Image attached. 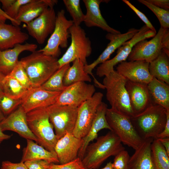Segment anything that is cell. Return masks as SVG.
I'll return each instance as SVG.
<instances>
[{
  "instance_id": "cell-1",
  "label": "cell",
  "mask_w": 169,
  "mask_h": 169,
  "mask_svg": "<svg viewBox=\"0 0 169 169\" xmlns=\"http://www.w3.org/2000/svg\"><path fill=\"white\" fill-rule=\"evenodd\" d=\"M96 139L88 146L81 160L87 169L98 168L109 157L125 150L119 138L112 131Z\"/></svg>"
},
{
  "instance_id": "cell-2",
  "label": "cell",
  "mask_w": 169,
  "mask_h": 169,
  "mask_svg": "<svg viewBox=\"0 0 169 169\" xmlns=\"http://www.w3.org/2000/svg\"><path fill=\"white\" fill-rule=\"evenodd\" d=\"M57 58L35 50L20 60L32 87L41 86L59 68Z\"/></svg>"
},
{
  "instance_id": "cell-3",
  "label": "cell",
  "mask_w": 169,
  "mask_h": 169,
  "mask_svg": "<svg viewBox=\"0 0 169 169\" xmlns=\"http://www.w3.org/2000/svg\"><path fill=\"white\" fill-rule=\"evenodd\" d=\"M166 111L162 106L153 103L143 112L130 118L137 133L143 140L157 139L165 126Z\"/></svg>"
},
{
  "instance_id": "cell-4",
  "label": "cell",
  "mask_w": 169,
  "mask_h": 169,
  "mask_svg": "<svg viewBox=\"0 0 169 169\" xmlns=\"http://www.w3.org/2000/svg\"><path fill=\"white\" fill-rule=\"evenodd\" d=\"M127 80L116 70L105 76L103 83L111 109L130 118L134 116L125 87Z\"/></svg>"
},
{
  "instance_id": "cell-5",
  "label": "cell",
  "mask_w": 169,
  "mask_h": 169,
  "mask_svg": "<svg viewBox=\"0 0 169 169\" xmlns=\"http://www.w3.org/2000/svg\"><path fill=\"white\" fill-rule=\"evenodd\" d=\"M26 116L28 127L37 139L38 143L47 150L55 152L54 148L58 139L46 108L30 111L27 113Z\"/></svg>"
},
{
  "instance_id": "cell-6",
  "label": "cell",
  "mask_w": 169,
  "mask_h": 169,
  "mask_svg": "<svg viewBox=\"0 0 169 169\" xmlns=\"http://www.w3.org/2000/svg\"><path fill=\"white\" fill-rule=\"evenodd\" d=\"M162 50L169 56V29L160 27L151 39L143 40L137 43L127 59L129 61L144 60L150 63Z\"/></svg>"
},
{
  "instance_id": "cell-7",
  "label": "cell",
  "mask_w": 169,
  "mask_h": 169,
  "mask_svg": "<svg viewBox=\"0 0 169 169\" xmlns=\"http://www.w3.org/2000/svg\"><path fill=\"white\" fill-rule=\"evenodd\" d=\"M69 31L71 43L62 56L58 60L59 68L76 59L80 60L84 65L87 64V58L92 53L91 41L83 28L80 26L73 24L69 29Z\"/></svg>"
},
{
  "instance_id": "cell-8",
  "label": "cell",
  "mask_w": 169,
  "mask_h": 169,
  "mask_svg": "<svg viewBox=\"0 0 169 169\" xmlns=\"http://www.w3.org/2000/svg\"><path fill=\"white\" fill-rule=\"evenodd\" d=\"M108 123L122 143L135 150L141 144L143 140L135 128L130 118L108 108L106 114Z\"/></svg>"
},
{
  "instance_id": "cell-9",
  "label": "cell",
  "mask_w": 169,
  "mask_h": 169,
  "mask_svg": "<svg viewBox=\"0 0 169 169\" xmlns=\"http://www.w3.org/2000/svg\"><path fill=\"white\" fill-rule=\"evenodd\" d=\"M74 24L72 20H69L65 16L64 9L59 11L56 14L54 30L51 34L45 47L38 50L44 54L57 58L60 55V47L67 48L69 36V29Z\"/></svg>"
},
{
  "instance_id": "cell-10",
  "label": "cell",
  "mask_w": 169,
  "mask_h": 169,
  "mask_svg": "<svg viewBox=\"0 0 169 169\" xmlns=\"http://www.w3.org/2000/svg\"><path fill=\"white\" fill-rule=\"evenodd\" d=\"M156 33V32L150 30L145 25L143 26L133 37L117 49L116 54L114 57L100 64L97 69L96 75L101 77L113 71L115 65L126 61L133 47L137 43L152 38Z\"/></svg>"
},
{
  "instance_id": "cell-11",
  "label": "cell",
  "mask_w": 169,
  "mask_h": 169,
  "mask_svg": "<svg viewBox=\"0 0 169 169\" xmlns=\"http://www.w3.org/2000/svg\"><path fill=\"white\" fill-rule=\"evenodd\" d=\"M78 108L56 104L46 108L58 140L67 133H73L76 123Z\"/></svg>"
},
{
  "instance_id": "cell-12",
  "label": "cell",
  "mask_w": 169,
  "mask_h": 169,
  "mask_svg": "<svg viewBox=\"0 0 169 169\" xmlns=\"http://www.w3.org/2000/svg\"><path fill=\"white\" fill-rule=\"evenodd\" d=\"M103 97L102 93L95 92L91 97L78 107L76 123L72 133L75 136L82 139L87 133Z\"/></svg>"
},
{
  "instance_id": "cell-13",
  "label": "cell",
  "mask_w": 169,
  "mask_h": 169,
  "mask_svg": "<svg viewBox=\"0 0 169 169\" xmlns=\"http://www.w3.org/2000/svg\"><path fill=\"white\" fill-rule=\"evenodd\" d=\"M56 14L54 8L48 7L38 17L24 26L29 35L40 44L45 42L53 32L55 25Z\"/></svg>"
},
{
  "instance_id": "cell-14",
  "label": "cell",
  "mask_w": 169,
  "mask_h": 169,
  "mask_svg": "<svg viewBox=\"0 0 169 169\" xmlns=\"http://www.w3.org/2000/svg\"><path fill=\"white\" fill-rule=\"evenodd\" d=\"M95 86L85 82H77L66 87L55 104L77 107L91 97L95 92Z\"/></svg>"
},
{
  "instance_id": "cell-15",
  "label": "cell",
  "mask_w": 169,
  "mask_h": 169,
  "mask_svg": "<svg viewBox=\"0 0 169 169\" xmlns=\"http://www.w3.org/2000/svg\"><path fill=\"white\" fill-rule=\"evenodd\" d=\"M60 93L48 91L40 86L32 87L28 90L21 99V105L26 113L46 108L55 103Z\"/></svg>"
},
{
  "instance_id": "cell-16",
  "label": "cell",
  "mask_w": 169,
  "mask_h": 169,
  "mask_svg": "<svg viewBox=\"0 0 169 169\" xmlns=\"http://www.w3.org/2000/svg\"><path fill=\"white\" fill-rule=\"evenodd\" d=\"M139 29L132 28L129 29L125 33L120 34H112L108 33L105 36L106 38L110 41L106 48L94 62L90 64L84 65L85 71L93 78L94 81L96 85L99 82L94 77L92 73L93 69L98 64H100L109 60L110 55L123 44L131 39L137 33Z\"/></svg>"
},
{
  "instance_id": "cell-17",
  "label": "cell",
  "mask_w": 169,
  "mask_h": 169,
  "mask_svg": "<svg viewBox=\"0 0 169 169\" xmlns=\"http://www.w3.org/2000/svg\"><path fill=\"white\" fill-rule=\"evenodd\" d=\"M26 114L20 105L5 117L0 123V128L3 132L6 131H14L22 137L32 140L38 143L37 139L28 127Z\"/></svg>"
},
{
  "instance_id": "cell-18",
  "label": "cell",
  "mask_w": 169,
  "mask_h": 169,
  "mask_svg": "<svg viewBox=\"0 0 169 169\" xmlns=\"http://www.w3.org/2000/svg\"><path fill=\"white\" fill-rule=\"evenodd\" d=\"M149 64L144 60L125 61L118 64L116 71L127 80L148 84L153 78L149 72Z\"/></svg>"
},
{
  "instance_id": "cell-19",
  "label": "cell",
  "mask_w": 169,
  "mask_h": 169,
  "mask_svg": "<svg viewBox=\"0 0 169 169\" xmlns=\"http://www.w3.org/2000/svg\"><path fill=\"white\" fill-rule=\"evenodd\" d=\"M125 87L134 116L143 112L154 103L147 84L127 80Z\"/></svg>"
},
{
  "instance_id": "cell-20",
  "label": "cell",
  "mask_w": 169,
  "mask_h": 169,
  "mask_svg": "<svg viewBox=\"0 0 169 169\" xmlns=\"http://www.w3.org/2000/svg\"><path fill=\"white\" fill-rule=\"evenodd\" d=\"M82 139L68 133L57 141L54 148L59 164L71 161L78 158Z\"/></svg>"
},
{
  "instance_id": "cell-21",
  "label": "cell",
  "mask_w": 169,
  "mask_h": 169,
  "mask_svg": "<svg viewBox=\"0 0 169 169\" xmlns=\"http://www.w3.org/2000/svg\"><path fill=\"white\" fill-rule=\"evenodd\" d=\"M108 108L107 105L103 102L98 106L90 128L86 135L82 138L81 145L78 155V157L81 160L83 158L90 143L97 138L99 131L103 129H107L111 131L106 117Z\"/></svg>"
},
{
  "instance_id": "cell-22",
  "label": "cell",
  "mask_w": 169,
  "mask_h": 169,
  "mask_svg": "<svg viewBox=\"0 0 169 169\" xmlns=\"http://www.w3.org/2000/svg\"><path fill=\"white\" fill-rule=\"evenodd\" d=\"M109 0H83L86 8L83 22L88 27H97L108 33L120 34V32L110 26L102 16L100 8V4Z\"/></svg>"
},
{
  "instance_id": "cell-23",
  "label": "cell",
  "mask_w": 169,
  "mask_h": 169,
  "mask_svg": "<svg viewBox=\"0 0 169 169\" xmlns=\"http://www.w3.org/2000/svg\"><path fill=\"white\" fill-rule=\"evenodd\" d=\"M38 46L33 43L18 44L13 48L0 50V70L5 75H8L17 64L20 54L25 51L33 52Z\"/></svg>"
},
{
  "instance_id": "cell-24",
  "label": "cell",
  "mask_w": 169,
  "mask_h": 169,
  "mask_svg": "<svg viewBox=\"0 0 169 169\" xmlns=\"http://www.w3.org/2000/svg\"><path fill=\"white\" fill-rule=\"evenodd\" d=\"M56 0H32L20 8L15 20L20 24H27L40 15L48 7L54 8Z\"/></svg>"
},
{
  "instance_id": "cell-25",
  "label": "cell",
  "mask_w": 169,
  "mask_h": 169,
  "mask_svg": "<svg viewBox=\"0 0 169 169\" xmlns=\"http://www.w3.org/2000/svg\"><path fill=\"white\" fill-rule=\"evenodd\" d=\"M28 34L22 31L19 26L0 24V50L13 48L28 39Z\"/></svg>"
},
{
  "instance_id": "cell-26",
  "label": "cell",
  "mask_w": 169,
  "mask_h": 169,
  "mask_svg": "<svg viewBox=\"0 0 169 169\" xmlns=\"http://www.w3.org/2000/svg\"><path fill=\"white\" fill-rule=\"evenodd\" d=\"M154 139L145 140L130 157V169H155L151 155V144Z\"/></svg>"
},
{
  "instance_id": "cell-27",
  "label": "cell",
  "mask_w": 169,
  "mask_h": 169,
  "mask_svg": "<svg viewBox=\"0 0 169 169\" xmlns=\"http://www.w3.org/2000/svg\"><path fill=\"white\" fill-rule=\"evenodd\" d=\"M26 140L27 146L23 150L21 162H24L27 161L42 160L47 161L50 163H59L55 152L47 150L32 140Z\"/></svg>"
},
{
  "instance_id": "cell-28",
  "label": "cell",
  "mask_w": 169,
  "mask_h": 169,
  "mask_svg": "<svg viewBox=\"0 0 169 169\" xmlns=\"http://www.w3.org/2000/svg\"><path fill=\"white\" fill-rule=\"evenodd\" d=\"M147 87L153 103L169 110V84L153 77Z\"/></svg>"
},
{
  "instance_id": "cell-29",
  "label": "cell",
  "mask_w": 169,
  "mask_h": 169,
  "mask_svg": "<svg viewBox=\"0 0 169 169\" xmlns=\"http://www.w3.org/2000/svg\"><path fill=\"white\" fill-rule=\"evenodd\" d=\"M149 70L152 77L169 84V56L163 50L149 63Z\"/></svg>"
},
{
  "instance_id": "cell-30",
  "label": "cell",
  "mask_w": 169,
  "mask_h": 169,
  "mask_svg": "<svg viewBox=\"0 0 169 169\" xmlns=\"http://www.w3.org/2000/svg\"><path fill=\"white\" fill-rule=\"evenodd\" d=\"M66 71L63 79L64 86L80 82H90L92 79L84 70V64L79 59H76Z\"/></svg>"
},
{
  "instance_id": "cell-31",
  "label": "cell",
  "mask_w": 169,
  "mask_h": 169,
  "mask_svg": "<svg viewBox=\"0 0 169 169\" xmlns=\"http://www.w3.org/2000/svg\"><path fill=\"white\" fill-rule=\"evenodd\" d=\"M151 155L155 169H169V155L157 139L151 144Z\"/></svg>"
},
{
  "instance_id": "cell-32",
  "label": "cell",
  "mask_w": 169,
  "mask_h": 169,
  "mask_svg": "<svg viewBox=\"0 0 169 169\" xmlns=\"http://www.w3.org/2000/svg\"><path fill=\"white\" fill-rule=\"evenodd\" d=\"M3 93L7 96L16 99H21L28 90L14 78L8 75L2 82Z\"/></svg>"
},
{
  "instance_id": "cell-33",
  "label": "cell",
  "mask_w": 169,
  "mask_h": 169,
  "mask_svg": "<svg viewBox=\"0 0 169 169\" xmlns=\"http://www.w3.org/2000/svg\"><path fill=\"white\" fill-rule=\"evenodd\" d=\"M70 66L69 64L59 68L40 87L49 91L62 92L66 87L63 84L64 77Z\"/></svg>"
},
{
  "instance_id": "cell-34",
  "label": "cell",
  "mask_w": 169,
  "mask_h": 169,
  "mask_svg": "<svg viewBox=\"0 0 169 169\" xmlns=\"http://www.w3.org/2000/svg\"><path fill=\"white\" fill-rule=\"evenodd\" d=\"M79 0H63L67 10L72 18L74 25L80 26L83 22L85 14L83 13Z\"/></svg>"
},
{
  "instance_id": "cell-35",
  "label": "cell",
  "mask_w": 169,
  "mask_h": 169,
  "mask_svg": "<svg viewBox=\"0 0 169 169\" xmlns=\"http://www.w3.org/2000/svg\"><path fill=\"white\" fill-rule=\"evenodd\" d=\"M138 1L146 6L154 13L159 21L160 27L169 28V11L157 7L146 0H138Z\"/></svg>"
},
{
  "instance_id": "cell-36",
  "label": "cell",
  "mask_w": 169,
  "mask_h": 169,
  "mask_svg": "<svg viewBox=\"0 0 169 169\" xmlns=\"http://www.w3.org/2000/svg\"><path fill=\"white\" fill-rule=\"evenodd\" d=\"M21 104V99L10 97L3 93L0 94V110L5 117L15 110Z\"/></svg>"
},
{
  "instance_id": "cell-37",
  "label": "cell",
  "mask_w": 169,
  "mask_h": 169,
  "mask_svg": "<svg viewBox=\"0 0 169 169\" xmlns=\"http://www.w3.org/2000/svg\"><path fill=\"white\" fill-rule=\"evenodd\" d=\"M8 75L15 79L27 90L32 87L29 78L20 61Z\"/></svg>"
},
{
  "instance_id": "cell-38",
  "label": "cell",
  "mask_w": 169,
  "mask_h": 169,
  "mask_svg": "<svg viewBox=\"0 0 169 169\" xmlns=\"http://www.w3.org/2000/svg\"><path fill=\"white\" fill-rule=\"evenodd\" d=\"M130 156L128 152L123 150L115 156L112 163L113 169H130Z\"/></svg>"
},
{
  "instance_id": "cell-39",
  "label": "cell",
  "mask_w": 169,
  "mask_h": 169,
  "mask_svg": "<svg viewBox=\"0 0 169 169\" xmlns=\"http://www.w3.org/2000/svg\"><path fill=\"white\" fill-rule=\"evenodd\" d=\"M48 169H87L83 166L81 160L78 157L68 163L57 164L51 163Z\"/></svg>"
},
{
  "instance_id": "cell-40",
  "label": "cell",
  "mask_w": 169,
  "mask_h": 169,
  "mask_svg": "<svg viewBox=\"0 0 169 169\" xmlns=\"http://www.w3.org/2000/svg\"><path fill=\"white\" fill-rule=\"evenodd\" d=\"M32 0H15L14 2L4 12L11 18L15 19L21 7Z\"/></svg>"
},
{
  "instance_id": "cell-41",
  "label": "cell",
  "mask_w": 169,
  "mask_h": 169,
  "mask_svg": "<svg viewBox=\"0 0 169 169\" xmlns=\"http://www.w3.org/2000/svg\"><path fill=\"white\" fill-rule=\"evenodd\" d=\"M122 1L127 5L138 17L144 22L145 25L150 30L156 32L155 27L152 25L150 21L146 16L139 9L136 8L130 2L127 0H123Z\"/></svg>"
},
{
  "instance_id": "cell-42",
  "label": "cell",
  "mask_w": 169,
  "mask_h": 169,
  "mask_svg": "<svg viewBox=\"0 0 169 169\" xmlns=\"http://www.w3.org/2000/svg\"><path fill=\"white\" fill-rule=\"evenodd\" d=\"M24 163L28 169H48L51 163L42 160L27 161Z\"/></svg>"
},
{
  "instance_id": "cell-43",
  "label": "cell",
  "mask_w": 169,
  "mask_h": 169,
  "mask_svg": "<svg viewBox=\"0 0 169 169\" xmlns=\"http://www.w3.org/2000/svg\"><path fill=\"white\" fill-rule=\"evenodd\" d=\"M1 169H28L24 162L14 163L10 161H3L1 164Z\"/></svg>"
},
{
  "instance_id": "cell-44",
  "label": "cell",
  "mask_w": 169,
  "mask_h": 169,
  "mask_svg": "<svg viewBox=\"0 0 169 169\" xmlns=\"http://www.w3.org/2000/svg\"><path fill=\"white\" fill-rule=\"evenodd\" d=\"M146 1L157 7L169 11V0H146Z\"/></svg>"
},
{
  "instance_id": "cell-45",
  "label": "cell",
  "mask_w": 169,
  "mask_h": 169,
  "mask_svg": "<svg viewBox=\"0 0 169 169\" xmlns=\"http://www.w3.org/2000/svg\"><path fill=\"white\" fill-rule=\"evenodd\" d=\"M169 137V110L166 111V120L165 126L162 132L158 135V138Z\"/></svg>"
},
{
  "instance_id": "cell-46",
  "label": "cell",
  "mask_w": 169,
  "mask_h": 169,
  "mask_svg": "<svg viewBox=\"0 0 169 169\" xmlns=\"http://www.w3.org/2000/svg\"><path fill=\"white\" fill-rule=\"evenodd\" d=\"M0 18L5 22L6 20H10L12 25L16 26H19L20 24L15 19H13L10 17L6 13L0 8Z\"/></svg>"
},
{
  "instance_id": "cell-47",
  "label": "cell",
  "mask_w": 169,
  "mask_h": 169,
  "mask_svg": "<svg viewBox=\"0 0 169 169\" xmlns=\"http://www.w3.org/2000/svg\"><path fill=\"white\" fill-rule=\"evenodd\" d=\"M161 143L169 155V137L157 139Z\"/></svg>"
},
{
  "instance_id": "cell-48",
  "label": "cell",
  "mask_w": 169,
  "mask_h": 169,
  "mask_svg": "<svg viewBox=\"0 0 169 169\" xmlns=\"http://www.w3.org/2000/svg\"><path fill=\"white\" fill-rule=\"evenodd\" d=\"M15 1V0H0L2 4V9L4 11Z\"/></svg>"
},
{
  "instance_id": "cell-49",
  "label": "cell",
  "mask_w": 169,
  "mask_h": 169,
  "mask_svg": "<svg viewBox=\"0 0 169 169\" xmlns=\"http://www.w3.org/2000/svg\"><path fill=\"white\" fill-rule=\"evenodd\" d=\"M11 137V135L4 134L0 128V144L3 141L9 139Z\"/></svg>"
},
{
  "instance_id": "cell-50",
  "label": "cell",
  "mask_w": 169,
  "mask_h": 169,
  "mask_svg": "<svg viewBox=\"0 0 169 169\" xmlns=\"http://www.w3.org/2000/svg\"><path fill=\"white\" fill-rule=\"evenodd\" d=\"M5 76L0 70V94L3 93L2 82Z\"/></svg>"
},
{
  "instance_id": "cell-51",
  "label": "cell",
  "mask_w": 169,
  "mask_h": 169,
  "mask_svg": "<svg viewBox=\"0 0 169 169\" xmlns=\"http://www.w3.org/2000/svg\"><path fill=\"white\" fill-rule=\"evenodd\" d=\"M100 169H113L112 162L111 161L108 162L104 167Z\"/></svg>"
},
{
  "instance_id": "cell-52",
  "label": "cell",
  "mask_w": 169,
  "mask_h": 169,
  "mask_svg": "<svg viewBox=\"0 0 169 169\" xmlns=\"http://www.w3.org/2000/svg\"><path fill=\"white\" fill-rule=\"evenodd\" d=\"M5 117V115L0 110V123L4 120Z\"/></svg>"
},
{
  "instance_id": "cell-53",
  "label": "cell",
  "mask_w": 169,
  "mask_h": 169,
  "mask_svg": "<svg viewBox=\"0 0 169 169\" xmlns=\"http://www.w3.org/2000/svg\"><path fill=\"white\" fill-rule=\"evenodd\" d=\"M5 21L2 19H1L0 18V24L2 23H5Z\"/></svg>"
}]
</instances>
